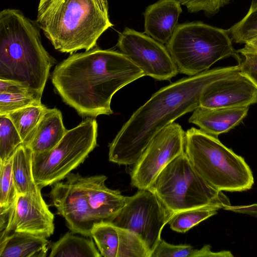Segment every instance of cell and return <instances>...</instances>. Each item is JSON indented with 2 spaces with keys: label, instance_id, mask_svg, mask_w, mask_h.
<instances>
[{
  "label": "cell",
  "instance_id": "cell-1",
  "mask_svg": "<svg viewBox=\"0 0 257 257\" xmlns=\"http://www.w3.org/2000/svg\"><path fill=\"white\" fill-rule=\"evenodd\" d=\"M239 71L238 64L214 68L182 78L159 89L133 113L109 144V161L134 165L160 131L200 106L205 87Z\"/></svg>",
  "mask_w": 257,
  "mask_h": 257
},
{
  "label": "cell",
  "instance_id": "cell-2",
  "mask_svg": "<svg viewBox=\"0 0 257 257\" xmlns=\"http://www.w3.org/2000/svg\"><path fill=\"white\" fill-rule=\"evenodd\" d=\"M145 75L120 52L95 46L71 54L55 67L51 79L65 103L82 116L95 117L112 114L113 95Z\"/></svg>",
  "mask_w": 257,
  "mask_h": 257
},
{
  "label": "cell",
  "instance_id": "cell-3",
  "mask_svg": "<svg viewBox=\"0 0 257 257\" xmlns=\"http://www.w3.org/2000/svg\"><path fill=\"white\" fill-rule=\"evenodd\" d=\"M38 27L19 10L0 12V79L42 94L55 60L43 47Z\"/></svg>",
  "mask_w": 257,
  "mask_h": 257
},
{
  "label": "cell",
  "instance_id": "cell-4",
  "mask_svg": "<svg viewBox=\"0 0 257 257\" xmlns=\"http://www.w3.org/2000/svg\"><path fill=\"white\" fill-rule=\"evenodd\" d=\"M37 26L54 48L71 54L88 51L113 24L107 0H39Z\"/></svg>",
  "mask_w": 257,
  "mask_h": 257
},
{
  "label": "cell",
  "instance_id": "cell-5",
  "mask_svg": "<svg viewBox=\"0 0 257 257\" xmlns=\"http://www.w3.org/2000/svg\"><path fill=\"white\" fill-rule=\"evenodd\" d=\"M185 152L199 174L219 191L239 192L254 183L244 159L222 144L217 137L195 127L185 133Z\"/></svg>",
  "mask_w": 257,
  "mask_h": 257
},
{
  "label": "cell",
  "instance_id": "cell-6",
  "mask_svg": "<svg viewBox=\"0 0 257 257\" xmlns=\"http://www.w3.org/2000/svg\"><path fill=\"white\" fill-rule=\"evenodd\" d=\"M167 45L178 72L189 76L207 70L226 57L232 56L238 63L241 59L228 30L200 22L178 25Z\"/></svg>",
  "mask_w": 257,
  "mask_h": 257
},
{
  "label": "cell",
  "instance_id": "cell-7",
  "mask_svg": "<svg viewBox=\"0 0 257 257\" xmlns=\"http://www.w3.org/2000/svg\"><path fill=\"white\" fill-rule=\"evenodd\" d=\"M149 189L173 215L201 207L227 210L231 205L222 191L213 188L199 174L185 152L164 168Z\"/></svg>",
  "mask_w": 257,
  "mask_h": 257
},
{
  "label": "cell",
  "instance_id": "cell-8",
  "mask_svg": "<svg viewBox=\"0 0 257 257\" xmlns=\"http://www.w3.org/2000/svg\"><path fill=\"white\" fill-rule=\"evenodd\" d=\"M97 123L92 117L67 132L51 150L32 154L35 181L41 189L66 178L97 146Z\"/></svg>",
  "mask_w": 257,
  "mask_h": 257
},
{
  "label": "cell",
  "instance_id": "cell-9",
  "mask_svg": "<svg viewBox=\"0 0 257 257\" xmlns=\"http://www.w3.org/2000/svg\"><path fill=\"white\" fill-rule=\"evenodd\" d=\"M172 215L152 190L139 189L135 195L125 196L123 207L111 223L136 233L151 255Z\"/></svg>",
  "mask_w": 257,
  "mask_h": 257
},
{
  "label": "cell",
  "instance_id": "cell-10",
  "mask_svg": "<svg viewBox=\"0 0 257 257\" xmlns=\"http://www.w3.org/2000/svg\"><path fill=\"white\" fill-rule=\"evenodd\" d=\"M185 132L181 126L172 123L160 131L152 140L134 164L131 185L138 189H149L164 168L185 152Z\"/></svg>",
  "mask_w": 257,
  "mask_h": 257
},
{
  "label": "cell",
  "instance_id": "cell-11",
  "mask_svg": "<svg viewBox=\"0 0 257 257\" xmlns=\"http://www.w3.org/2000/svg\"><path fill=\"white\" fill-rule=\"evenodd\" d=\"M117 46L145 75L166 80L179 73L167 48L147 35L126 27L119 34Z\"/></svg>",
  "mask_w": 257,
  "mask_h": 257
},
{
  "label": "cell",
  "instance_id": "cell-12",
  "mask_svg": "<svg viewBox=\"0 0 257 257\" xmlns=\"http://www.w3.org/2000/svg\"><path fill=\"white\" fill-rule=\"evenodd\" d=\"M54 219L41 192L18 194L9 212L1 215V238L12 232L48 238L54 231Z\"/></svg>",
  "mask_w": 257,
  "mask_h": 257
},
{
  "label": "cell",
  "instance_id": "cell-13",
  "mask_svg": "<svg viewBox=\"0 0 257 257\" xmlns=\"http://www.w3.org/2000/svg\"><path fill=\"white\" fill-rule=\"evenodd\" d=\"M80 175L71 173L66 181L53 184L49 196L58 214L65 218L71 231L91 237V230L97 221L81 184Z\"/></svg>",
  "mask_w": 257,
  "mask_h": 257
},
{
  "label": "cell",
  "instance_id": "cell-14",
  "mask_svg": "<svg viewBox=\"0 0 257 257\" xmlns=\"http://www.w3.org/2000/svg\"><path fill=\"white\" fill-rule=\"evenodd\" d=\"M257 103V87L240 71L205 88L200 106L206 108L249 106Z\"/></svg>",
  "mask_w": 257,
  "mask_h": 257
},
{
  "label": "cell",
  "instance_id": "cell-15",
  "mask_svg": "<svg viewBox=\"0 0 257 257\" xmlns=\"http://www.w3.org/2000/svg\"><path fill=\"white\" fill-rule=\"evenodd\" d=\"M79 179L97 222H112L123 207L125 196L118 190L107 187L105 184L107 177L103 175H80Z\"/></svg>",
  "mask_w": 257,
  "mask_h": 257
},
{
  "label": "cell",
  "instance_id": "cell-16",
  "mask_svg": "<svg viewBox=\"0 0 257 257\" xmlns=\"http://www.w3.org/2000/svg\"><path fill=\"white\" fill-rule=\"evenodd\" d=\"M182 10L176 0H160L148 6L144 13L146 35L156 41L167 44L178 25Z\"/></svg>",
  "mask_w": 257,
  "mask_h": 257
},
{
  "label": "cell",
  "instance_id": "cell-17",
  "mask_svg": "<svg viewBox=\"0 0 257 257\" xmlns=\"http://www.w3.org/2000/svg\"><path fill=\"white\" fill-rule=\"evenodd\" d=\"M248 109L249 106L211 108L199 106L193 111L188 121L206 133L217 137L241 122Z\"/></svg>",
  "mask_w": 257,
  "mask_h": 257
},
{
  "label": "cell",
  "instance_id": "cell-18",
  "mask_svg": "<svg viewBox=\"0 0 257 257\" xmlns=\"http://www.w3.org/2000/svg\"><path fill=\"white\" fill-rule=\"evenodd\" d=\"M62 118L60 110L55 107L47 108L26 146L33 153H43L53 149L67 131Z\"/></svg>",
  "mask_w": 257,
  "mask_h": 257
},
{
  "label": "cell",
  "instance_id": "cell-19",
  "mask_svg": "<svg viewBox=\"0 0 257 257\" xmlns=\"http://www.w3.org/2000/svg\"><path fill=\"white\" fill-rule=\"evenodd\" d=\"M1 257H45L50 246L46 237L12 232L0 239Z\"/></svg>",
  "mask_w": 257,
  "mask_h": 257
},
{
  "label": "cell",
  "instance_id": "cell-20",
  "mask_svg": "<svg viewBox=\"0 0 257 257\" xmlns=\"http://www.w3.org/2000/svg\"><path fill=\"white\" fill-rule=\"evenodd\" d=\"M32 154L31 150L23 144L12 156V172L18 194L41 192L34 178Z\"/></svg>",
  "mask_w": 257,
  "mask_h": 257
},
{
  "label": "cell",
  "instance_id": "cell-21",
  "mask_svg": "<svg viewBox=\"0 0 257 257\" xmlns=\"http://www.w3.org/2000/svg\"><path fill=\"white\" fill-rule=\"evenodd\" d=\"M67 232L51 246L50 257H101L91 238L74 235Z\"/></svg>",
  "mask_w": 257,
  "mask_h": 257
},
{
  "label": "cell",
  "instance_id": "cell-22",
  "mask_svg": "<svg viewBox=\"0 0 257 257\" xmlns=\"http://www.w3.org/2000/svg\"><path fill=\"white\" fill-rule=\"evenodd\" d=\"M47 108L42 104L33 105L13 111L6 115L13 123L25 146L29 142Z\"/></svg>",
  "mask_w": 257,
  "mask_h": 257
},
{
  "label": "cell",
  "instance_id": "cell-23",
  "mask_svg": "<svg viewBox=\"0 0 257 257\" xmlns=\"http://www.w3.org/2000/svg\"><path fill=\"white\" fill-rule=\"evenodd\" d=\"M229 251L213 252L209 245L200 249H194L190 245H174L161 239L152 252L151 257H203L232 256Z\"/></svg>",
  "mask_w": 257,
  "mask_h": 257
},
{
  "label": "cell",
  "instance_id": "cell-24",
  "mask_svg": "<svg viewBox=\"0 0 257 257\" xmlns=\"http://www.w3.org/2000/svg\"><path fill=\"white\" fill-rule=\"evenodd\" d=\"M91 237L94 240L101 256L117 257L119 236L117 227L112 223H94L91 230Z\"/></svg>",
  "mask_w": 257,
  "mask_h": 257
},
{
  "label": "cell",
  "instance_id": "cell-25",
  "mask_svg": "<svg viewBox=\"0 0 257 257\" xmlns=\"http://www.w3.org/2000/svg\"><path fill=\"white\" fill-rule=\"evenodd\" d=\"M217 210L206 207L183 210L174 213L168 223L173 230L185 233L202 221L216 214Z\"/></svg>",
  "mask_w": 257,
  "mask_h": 257
},
{
  "label": "cell",
  "instance_id": "cell-26",
  "mask_svg": "<svg viewBox=\"0 0 257 257\" xmlns=\"http://www.w3.org/2000/svg\"><path fill=\"white\" fill-rule=\"evenodd\" d=\"M228 31L235 43L245 44L257 36V0H252L246 15Z\"/></svg>",
  "mask_w": 257,
  "mask_h": 257
},
{
  "label": "cell",
  "instance_id": "cell-27",
  "mask_svg": "<svg viewBox=\"0 0 257 257\" xmlns=\"http://www.w3.org/2000/svg\"><path fill=\"white\" fill-rule=\"evenodd\" d=\"M0 213L7 214L18 195L12 172V156L0 163Z\"/></svg>",
  "mask_w": 257,
  "mask_h": 257
},
{
  "label": "cell",
  "instance_id": "cell-28",
  "mask_svg": "<svg viewBox=\"0 0 257 257\" xmlns=\"http://www.w3.org/2000/svg\"><path fill=\"white\" fill-rule=\"evenodd\" d=\"M23 144L20 134L11 120L0 115V163L6 161Z\"/></svg>",
  "mask_w": 257,
  "mask_h": 257
},
{
  "label": "cell",
  "instance_id": "cell-29",
  "mask_svg": "<svg viewBox=\"0 0 257 257\" xmlns=\"http://www.w3.org/2000/svg\"><path fill=\"white\" fill-rule=\"evenodd\" d=\"M117 228L119 236L117 257H151L146 244L136 233L118 227Z\"/></svg>",
  "mask_w": 257,
  "mask_h": 257
},
{
  "label": "cell",
  "instance_id": "cell-30",
  "mask_svg": "<svg viewBox=\"0 0 257 257\" xmlns=\"http://www.w3.org/2000/svg\"><path fill=\"white\" fill-rule=\"evenodd\" d=\"M42 94L34 90L17 94L0 93V115L24 107L40 105Z\"/></svg>",
  "mask_w": 257,
  "mask_h": 257
},
{
  "label": "cell",
  "instance_id": "cell-31",
  "mask_svg": "<svg viewBox=\"0 0 257 257\" xmlns=\"http://www.w3.org/2000/svg\"><path fill=\"white\" fill-rule=\"evenodd\" d=\"M185 6L189 12L203 11L207 15L217 13L221 8L228 4L231 0H176Z\"/></svg>",
  "mask_w": 257,
  "mask_h": 257
},
{
  "label": "cell",
  "instance_id": "cell-32",
  "mask_svg": "<svg viewBox=\"0 0 257 257\" xmlns=\"http://www.w3.org/2000/svg\"><path fill=\"white\" fill-rule=\"evenodd\" d=\"M243 56L240 62V72L247 77L257 87V52L240 53Z\"/></svg>",
  "mask_w": 257,
  "mask_h": 257
},
{
  "label": "cell",
  "instance_id": "cell-33",
  "mask_svg": "<svg viewBox=\"0 0 257 257\" xmlns=\"http://www.w3.org/2000/svg\"><path fill=\"white\" fill-rule=\"evenodd\" d=\"M30 90H32L19 82L0 79V93L17 94L27 92Z\"/></svg>",
  "mask_w": 257,
  "mask_h": 257
},
{
  "label": "cell",
  "instance_id": "cell-34",
  "mask_svg": "<svg viewBox=\"0 0 257 257\" xmlns=\"http://www.w3.org/2000/svg\"><path fill=\"white\" fill-rule=\"evenodd\" d=\"M227 210L257 217V203L248 205H230Z\"/></svg>",
  "mask_w": 257,
  "mask_h": 257
},
{
  "label": "cell",
  "instance_id": "cell-35",
  "mask_svg": "<svg viewBox=\"0 0 257 257\" xmlns=\"http://www.w3.org/2000/svg\"><path fill=\"white\" fill-rule=\"evenodd\" d=\"M238 53L243 52H257V36L245 44L244 46L237 50Z\"/></svg>",
  "mask_w": 257,
  "mask_h": 257
}]
</instances>
